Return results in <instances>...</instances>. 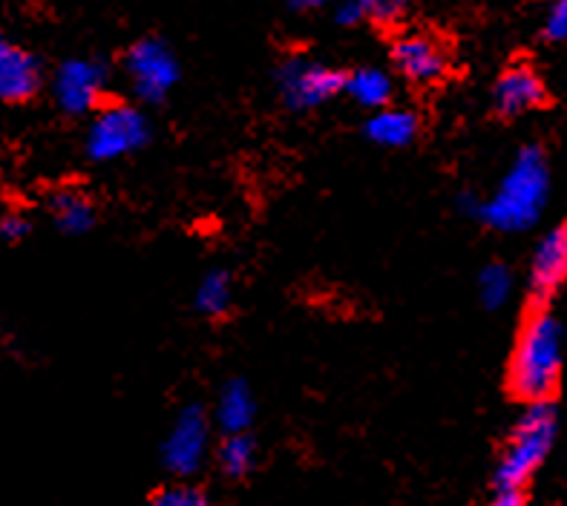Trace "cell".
<instances>
[{"instance_id":"ba28073f","label":"cell","mask_w":567,"mask_h":506,"mask_svg":"<svg viewBox=\"0 0 567 506\" xmlns=\"http://www.w3.org/2000/svg\"><path fill=\"white\" fill-rule=\"evenodd\" d=\"M107 86V70L93 58L64 61L55 75V101L70 115H84L99 110L101 95Z\"/></svg>"},{"instance_id":"8992f818","label":"cell","mask_w":567,"mask_h":506,"mask_svg":"<svg viewBox=\"0 0 567 506\" xmlns=\"http://www.w3.org/2000/svg\"><path fill=\"white\" fill-rule=\"evenodd\" d=\"M343 79L346 75L331 66L309 58H291L280 70L282 101L291 110H315L343 93Z\"/></svg>"},{"instance_id":"ac0fdd59","label":"cell","mask_w":567,"mask_h":506,"mask_svg":"<svg viewBox=\"0 0 567 506\" xmlns=\"http://www.w3.org/2000/svg\"><path fill=\"white\" fill-rule=\"evenodd\" d=\"M257 457V443L254 437L245 435H225L223 446H219V466L228 478H245L254 466Z\"/></svg>"},{"instance_id":"d6986e66","label":"cell","mask_w":567,"mask_h":506,"mask_svg":"<svg viewBox=\"0 0 567 506\" xmlns=\"http://www.w3.org/2000/svg\"><path fill=\"white\" fill-rule=\"evenodd\" d=\"M513 293V273L511 268H504L502 262L487 265L482 273H478V297L487 308H502L504 302L511 300Z\"/></svg>"},{"instance_id":"5bb4252c","label":"cell","mask_w":567,"mask_h":506,"mask_svg":"<svg viewBox=\"0 0 567 506\" xmlns=\"http://www.w3.org/2000/svg\"><path fill=\"white\" fill-rule=\"evenodd\" d=\"M417 130H421L417 115L403 107L374 110V115L367 122V136L381 147H406L415 142Z\"/></svg>"},{"instance_id":"603a6c76","label":"cell","mask_w":567,"mask_h":506,"mask_svg":"<svg viewBox=\"0 0 567 506\" xmlns=\"http://www.w3.org/2000/svg\"><path fill=\"white\" fill-rule=\"evenodd\" d=\"M487 506H527L525 489H496Z\"/></svg>"},{"instance_id":"4316f807","label":"cell","mask_w":567,"mask_h":506,"mask_svg":"<svg viewBox=\"0 0 567 506\" xmlns=\"http://www.w3.org/2000/svg\"><path fill=\"white\" fill-rule=\"evenodd\" d=\"M9 50H12V43H7V41H3V38H0V64H3V61H7Z\"/></svg>"},{"instance_id":"9c48e42d","label":"cell","mask_w":567,"mask_h":506,"mask_svg":"<svg viewBox=\"0 0 567 506\" xmlns=\"http://www.w3.org/2000/svg\"><path fill=\"white\" fill-rule=\"evenodd\" d=\"M392 61H395L403 79L421 86L439 84L450 72V58H446L444 47L435 38L421 35V32L398 38L395 47H392Z\"/></svg>"},{"instance_id":"44dd1931","label":"cell","mask_w":567,"mask_h":506,"mask_svg":"<svg viewBox=\"0 0 567 506\" xmlns=\"http://www.w3.org/2000/svg\"><path fill=\"white\" fill-rule=\"evenodd\" d=\"M352 3L360 9L363 18H372L378 23H392L410 9L412 0H352Z\"/></svg>"},{"instance_id":"277c9868","label":"cell","mask_w":567,"mask_h":506,"mask_svg":"<svg viewBox=\"0 0 567 506\" xmlns=\"http://www.w3.org/2000/svg\"><path fill=\"white\" fill-rule=\"evenodd\" d=\"M151 138V124L142 110L130 104H110L95 110V118L86 130V156L93 162H115L142 151Z\"/></svg>"},{"instance_id":"7a4b0ae2","label":"cell","mask_w":567,"mask_h":506,"mask_svg":"<svg viewBox=\"0 0 567 506\" xmlns=\"http://www.w3.org/2000/svg\"><path fill=\"white\" fill-rule=\"evenodd\" d=\"M550 199V165L542 147H525L496 193L475 205V216L498 234H525L545 214Z\"/></svg>"},{"instance_id":"4fadbf2b","label":"cell","mask_w":567,"mask_h":506,"mask_svg":"<svg viewBox=\"0 0 567 506\" xmlns=\"http://www.w3.org/2000/svg\"><path fill=\"white\" fill-rule=\"evenodd\" d=\"M41 86V66L29 52L12 47L7 61L0 64V99L3 101H27L38 93Z\"/></svg>"},{"instance_id":"30bf717a","label":"cell","mask_w":567,"mask_h":506,"mask_svg":"<svg viewBox=\"0 0 567 506\" xmlns=\"http://www.w3.org/2000/svg\"><path fill=\"white\" fill-rule=\"evenodd\" d=\"M567 279V228L559 225L536 245L530 262L533 302H547Z\"/></svg>"},{"instance_id":"ffe728a7","label":"cell","mask_w":567,"mask_h":506,"mask_svg":"<svg viewBox=\"0 0 567 506\" xmlns=\"http://www.w3.org/2000/svg\"><path fill=\"white\" fill-rule=\"evenodd\" d=\"M151 506H210V500L205 498V493H199L196 486L176 484L158 489L151 498Z\"/></svg>"},{"instance_id":"8fae6325","label":"cell","mask_w":567,"mask_h":506,"mask_svg":"<svg viewBox=\"0 0 567 506\" xmlns=\"http://www.w3.org/2000/svg\"><path fill=\"white\" fill-rule=\"evenodd\" d=\"M547 99L545 81L530 64H513L502 72V79L496 84V93H493V101H496V110L507 118L522 113H530V110L542 107Z\"/></svg>"},{"instance_id":"9a60e30c","label":"cell","mask_w":567,"mask_h":506,"mask_svg":"<svg viewBox=\"0 0 567 506\" xmlns=\"http://www.w3.org/2000/svg\"><path fill=\"white\" fill-rule=\"evenodd\" d=\"M343 90L367 110H383L392 101V79L378 66H360L346 75Z\"/></svg>"},{"instance_id":"e0dca14e","label":"cell","mask_w":567,"mask_h":506,"mask_svg":"<svg viewBox=\"0 0 567 506\" xmlns=\"http://www.w3.org/2000/svg\"><path fill=\"white\" fill-rule=\"evenodd\" d=\"M234 306V288L225 271H210L196 288V311L205 317H225Z\"/></svg>"},{"instance_id":"7c38bea8","label":"cell","mask_w":567,"mask_h":506,"mask_svg":"<svg viewBox=\"0 0 567 506\" xmlns=\"http://www.w3.org/2000/svg\"><path fill=\"white\" fill-rule=\"evenodd\" d=\"M257 414V400H254L251 385L245 380H230L225 383L223 394L216 400V423L225 435H245Z\"/></svg>"},{"instance_id":"5b68a950","label":"cell","mask_w":567,"mask_h":506,"mask_svg":"<svg viewBox=\"0 0 567 506\" xmlns=\"http://www.w3.org/2000/svg\"><path fill=\"white\" fill-rule=\"evenodd\" d=\"M124 70L127 79L136 90V95L147 104H158L171 95V90L179 81V61L171 52L165 41L156 38H144L133 43L124 58Z\"/></svg>"},{"instance_id":"2e32d148","label":"cell","mask_w":567,"mask_h":506,"mask_svg":"<svg viewBox=\"0 0 567 506\" xmlns=\"http://www.w3.org/2000/svg\"><path fill=\"white\" fill-rule=\"evenodd\" d=\"M52 216L64 234H86L95 225V205L79 190H61L52 196Z\"/></svg>"},{"instance_id":"52a82bcc","label":"cell","mask_w":567,"mask_h":506,"mask_svg":"<svg viewBox=\"0 0 567 506\" xmlns=\"http://www.w3.org/2000/svg\"><path fill=\"white\" fill-rule=\"evenodd\" d=\"M210 446V421L202 406H187L185 412L176 417L171 435H167L165 446H162V457H165V466L187 478V475H196L208 457Z\"/></svg>"},{"instance_id":"d4e9b609","label":"cell","mask_w":567,"mask_h":506,"mask_svg":"<svg viewBox=\"0 0 567 506\" xmlns=\"http://www.w3.org/2000/svg\"><path fill=\"white\" fill-rule=\"evenodd\" d=\"M0 234L7 236V239H21V236L29 234V221L21 219V216H7V219L0 221Z\"/></svg>"},{"instance_id":"7402d4cb","label":"cell","mask_w":567,"mask_h":506,"mask_svg":"<svg viewBox=\"0 0 567 506\" xmlns=\"http://www.w3.org/2000/svg\"><path fill=\"white\" fill-rule=\"evenodd\" d=\"M545 35L550 41H565L567 38V0H550L545 14Z\"/></svg>"},{"instance_id":"484cf974","label":"cell","mask_w":567,"mask_h":506,"mask_svg":"<svg viewBox=\"0 0 567 506\" xmlns=\"http://www.w3.org/2000/svg\"><path fill=\"white\" fill-rule=\"evenodd\" d=\"M295 9H320L326 7V3H331V0H288Z\"/></svg>"},{"instance_id":"cb8c5ba5","label":"cell","mask_w":567,"mask_h":506,"mask_svg":"<svg viewBox=\"0 0 567 506\" xmlns=\"http://www.w3.org/2000/svg\"><path fill=\"white\" fill-rule=\"evenodd\" d=\"M334 18H338L340 27H354L358 21H363V14H360V9L354 7L352 0H340L338 9H334Z\"/></svg>"},{"instance_id":"3957f363","label":"cell","mask_w":567,"mask_h":506,"mask_svg":"<svg viewBox=\"0 0 567 506\" xmlns=\"http://www.w3.org/2000/svg\"><path fill=\"white\" fill-rule=\"evenodd\" d=\"M559 435V412L554 403H536L513 426L496 469V489H525L542 469Z\"/></svg>"},{"instance_id":"6da1fadb","label":"cell","mask_w":567,"mask_h":506,"mask_svg":"<svg viewBox=\"0 0 567 506\" xmlns=\"http://www.w3.org/2000/svg\"><path fill=\"white\" fill-rule=\"evenodd\" d=\"M565 363V329L547 302H533L527 308L511 363H507V392L516 400L536 406L554 403L561 383Z\"/></svg>"}]
</instances>
